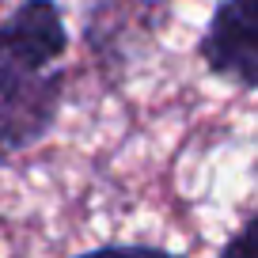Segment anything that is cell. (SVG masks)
Returning <instances> with one entry per match:
<instances>
[{
	"label": "cell",
	"instance_id": "6da1fadb",
	"mask_svg": "<svg viewBox=\"0 0 258 258\" xmlns=\"http://www.w3.org/2000/svg\"><path fill=\"white\" fill-rule=\"evenodd\" d=\"M69 27L57 0H23L0 23V167L49 137L69 91Z\"/></svg>",
	"mask_w": 258,
	"mask_h": 258
},
{
	"label": "cell",
	"instance_id": "3957f363",
	"mask_svg": "<svg viewBox=\"0 0 258 258\" xmlns=\"http://www.w3.org/2000/svg\"><path fill=\"white\" fill-rule=\"evenodd\" d=\"M198 57L213 76L258 91V0H220L198 38Z\"/></svg>",
	"mask_w": 258,
	"mask_h": 258
},
{
	"label": "cell",
	"instance_id": "7a4b0ae2",
	"mask_svg": "<svg viewBox=\"0 0 258 258\" xmlns=\"http://www.w3.org/2000/svg\"><path fill=\"white\" fill-rule=\"evenodd\" d=\"M171 19V0H88L84 46L103 84H121L160 42Z\"/></svg>",
	"mask_w": 258,
	"mask_h": 258
},
{
	"label": "cell",
	"instance_id": "277c9868",
	"mask_svg": "<svg viewBox=\"0 0 258 258\" xmlns=\"http://www.w3.org/2000/svg\"><path fill=\"white\" fill-rule=\"evenodd\" d=\"M220 254H224V258H247V254H254L258 258V213L224 243V247H220Z\"/></svg>",
	"mask_w": 258,
	"mask_h": 258
}]
</instances>
